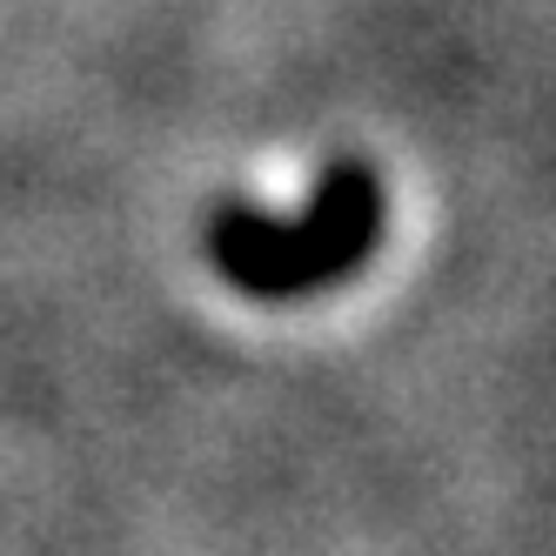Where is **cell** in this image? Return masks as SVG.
Here are the masks:
<instances>
[{"label": "cell", "mask_w": 556, "mask_h": 556, "mask_svg": "<svg viewBox=\"0 0 556 556\" xmlns=\"http://www.w3.org/2000/svg\"><path fill=\"white\" fill-rule=\"evenodd\" d=\"M382 242H389V188L382 168L363 154H336L295 215L228 194L202 222V249L215 275L255 302H302L342 289L349 275H363L382 255Z\"/></svg>", "instance_id": "obj_1"}]
</instances>
